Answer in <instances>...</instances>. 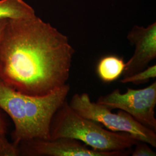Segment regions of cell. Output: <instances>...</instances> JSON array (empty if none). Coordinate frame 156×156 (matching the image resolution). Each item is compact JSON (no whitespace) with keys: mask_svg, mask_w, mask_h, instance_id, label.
<instances>
[{"mask_svg":"<svg viewBox=\"0 0 156 156\" xmlns=\"http://www.w3.org/2000/svg\"><path fill=\"white\" fill-rule=\"evenodd\" d=\"M75 50L35 15L8 20L0 37V80L26 94H50L67 83Z\"/></svg>","mask_w":156,"mask_h":156,"instance_id":"obj_1","label":"cell"},{"mask_svg":"<svg viewBox=\"0 0 156 156\" xmlns=\"http://www.w3.org/2000/svg\"><path fill=\"white\" fill-rule=\"evenodd\" d=\"M70 86L66 83L50 94H26L0 80V109L14 124L12 142L19 145L34 139L50 140V126L55 112L67 99Z\"/></svg>","mask_w":156,"mask_h":156,"instance_id":"obj_2","label":"cell"},{"mask_svg":"<svg viewBox=\"0 0 156 156\" xmlns=\"http://www.w3.org/2000/svg\"><path fill=\"white\" fill-rule=\"evenodd\" d=\"M69 138L81 141L95 151L131 149L138 140L126 133L113 132L79 115L65 101L55 112L50 126V140Z\"/></svg>","mask_w":156,"mask_h":156,"instance_id":"obj_3","label":"cell"},{"mask_svg":"<svg viewBox=\"0 0 156 156\" xmlns=\"http://www.w3.org/2000/svg\"><path fill=\"white\" fill-rule=\"evenodd\" d=\"M68 104L82 117L99 123L113 132L129 134L136 140L156 147V131L137 122L128 113L120 110L114 113L106 106L92 102L86 93L75 94Z\"/></svg>","mask_w":156,"mask_h":156,"instance_id":"obj_4","label":"cell"},{"mask_svg":"<svg viewBox=\"0 0 156 156\" xmlns=\"http://www.w3.org/2000/svg\"><path fill=\"white\" fill-rule=\"evenodd\" d=\"M96 102L110 110L118 109L126 112L145 127L156 132V82L141 89L127 88L122 93L119 89L101 95Z\"/></svg>","mask_w":156,"mask_h":156,"instance_id":"obj_5","label":"cell"},{"mask_svg":"<svg viewBox=\"0 0 156 156\" xmlns=\"http://www.w3.org/2000/svg\"><path fill=\"white\" fill-rule=\"evenodd\" d=\"M19 149L20 156H126L131 152L129 149L95 151L81 141L69 138L34 139L20 143Z\"/></svg>","mask_w":156,"mask_h":156,"instance_id":"obj_6","label":"cell"},{"mask_svg":"<svg viewBox=\"0 0 156 156\" xmlns=\"http://www.w3.org/2000/svg\"><path fill=\"white\" fill-rule=\"evenodd\" d=\"M127 38L135 46L133 56L126 63L123 78L144 70L156 58V23L147 27L134 26L128 33Z\"/></svg>","mask_w":156,"mask_h":156,"instance_id":"obj_7","label":"cell"},{"mask_svg":"<svg viewBox=\"0 0 156 156\" xmlns=\"http://www.w3.org/2000/svg\"><path fill=\"white\" fill-rule=\"evenodd\" d=\"M126 63L122 57L108 55L102 57L97 66V73L104 83H111L123 75Z\"/></svg>","mask_w":156,"mask_h":156,"instance_id":"obj_8","label":"cell"},{"mask_svg":"<svg viewBox=\"0 0 156 156\" xmlns=\"http://www.w3.org/2000/svg\"><path fill=\"white\" fill-rule=\"evenodd\" d=\"M33 8L23 0H0V20L35 15Z\"/></svg>","mask_w":156,"mask_h":156,"instance_id":"obj_9","label":"cell"},{"mask_svg":"<svg viewBox=\"0 0 156 156\" xmlns=\"http://www.w3.org/2000/svg\"><path fill=\"white\" fill-rule=\"evenodd\" d=\"M156 77V65L154 64L147 67L144 70L133 74L127 77L123 78L120 82L122 83H132L138 85L140 84L146 83L149 82L151 79Z\"/></svg>","mask_w":156,"mask_h":156,"instance_id":"obj_10","label":"cell"},{"mask_svg":"<svg viewBox=\"0 0 156 156\" xmlns=\"http://www.w3.org/2000/svg\"><path fill=\"white\" fill-rule=\"evenodd\" d=\"M135 146V149L131 152L132 156H156V151H153L146 142L138 140Z\"/></svg>","mask_w":156,"mask_h":156,"instance_id":"obj_11","label":"cell"},{"mask_svg":"<svg viewBox=\"0 0 156 156\" xmlns=\"http://www.w3.org/2000/svg\"><path fill=\"white\" fill-rule=\"evenodd\" d=\"M7 131L6 123L5 121L4 117H3L2 113L0 112V136L5 135Z\"/></svg>","mask_w":156,"mask_h":156,"instance_id":"obj_12","label":"cell"},{"mask_svg":"<svg viewBox=\"0 0 156 156\" xmlns=\"http://www.w3.org/2000/svg\"><path fill=\"white\" fill-rule=\"evenodd\" d=\"M7 21H8V20H0V37H1L2 33L4 30V28L5 26Z\"/></svg>","mask_w":156,"mask_h":156,"instance_id":"obj_13","label":"cell"}]
</instances>
